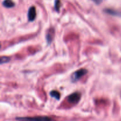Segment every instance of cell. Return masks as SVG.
Segmentation results:
<instances>
[{
    "instance_id": "obj_2",
    "label": "cell",
    "mask_w": 121,
    "mask_h": 121,
    "mask_svg": "<svg viewBox=\"0 0 121 121\" xmlns=\"http://www.w3.org/2000/svg\"><path fill=\"white\" fill-rule=\"evenodd\" d=\"M87 73V70L85 69H81L78 70V71L74 72V73L72 74V77H71V79H72V81H73V82H76L78 81V80H79L82 77H83L84 75H85Z\"/></svg>"
},
{
    "instance_id": "obj_11",
    "label": "cell",
    "mask_w": 121,
    "mask_h": 121,
    "mask_svg": "<svg viewBox=\"0 0 121 121\" xmlns=\"http://www.w3.org/2000/svg\"><path fill=\"white\" fill-rule=\"evenodd\" d=\"M92 1L95 2L96 4H99L101 3L102 0H92Z\"/></svg>"
},
{
    "instance_id": "obj_1",
    "label": "cell",
    "mask_w": 121,
    "mask_h": 121,
    "mask_svg": "<svg viewBox=\"0 0 121 121\" xmlns=\"http://www.w3.org/2000/svg\"><path fill=\"white\" fill-rule=\"evenodd\" d=\"M18 121H52V119L46 116H39L34 117H20L17 118Z\"/></svg>"
},
{
    "instance_id": "obj_10",
    "label": "cell",
    "mask_w": 121,
    "mask_h": 121,
    "mask_svg": "<svg viewBox=\"0 0 121 121\" xmlns=\"http://www.w3.org/2000/svg\"><path fill=\"white\" fill-rule=\"evenodd\" d=\"M60 0H56L55 1V8H56V10L59 11V8H60Z\"/></svg>"
},
{
    "instance_id": "obj_3",
    "label": "cell",
    "mask_w": 121,
    "mask_h": 121,
    "mask_svg": "<svg viewBox=\"0 0 121 121\" xmlns=\"http://www.w3.org/2000/svg\"><path fill=\"white\" fill-rule=\"evenodd\" d=\"M80 97H81V94L79 92H75V93H72L68 97V102L70 104H77L78 102L80 100Z\"/></svg>"
},
{
    "instance_id": "obj_7",
    "label": "cell",
    "mask_w": 121,
    "mask_h": 121,
    "mask_svg": "<svg viewBox=\"0 0 121 121\" xmlns=\"http://www.w3.org/2000/svg\"><path fill=\"white\" fill-rule=\"evenodd\" d=\"M50 94L51 96L53 97V98H54L55 99H57V100H59L60 98V93H59V92H57V91H53L50 92Z\"/></svg>"
},
{
    "instance_id": "obj_5",
    "label": "cell",
    "mask_w": 121,
    "mask_h": 121,
    "mask_svg": "<svg viewBox=\"0 0 121 121\" xmlns=\"http://www.w3.org/2000/svg\"><path fill=\"white\" fill-rule=\"evenodd\" d=\"M54 31L53 28H50V30H48V32L47 33V35H46V39H47V40L48 43H50L52 42L53 36H54Z\"/></svg>"
},
{
    "instance_id": "obj_9",
    "label": "cell",
    "mask_w": 121,
    "mask_h": 121,
    "mask_svg": "<svg viewBox=\"0 0 121 121\" xmlns=\"http://www.w3.org/2000/svg\"><path fill=\"white\" fill-rule=\"evenodd\" d=\"M105 11H106L107 13H108V14H112V15H119V13H118V12L113 10V9H106V10H105Z\"/></svg>"
},
{
    "instance_id": "obj_6",
    "label": "cell",
    "mask_w": 121,
    "mask_h": 121,
    "mask_svg": "<svg viewBox=\"0 0 121 121\" xmlns=\"http://www.w3.org/2000/svg\"><path fill=\"white\" fill-rule=\"evenodd\" d=\"M2 5L6 8H12L15 5V4L12 0H4L2 2Z\"/></svg>"
},
{
    "instance_id": "obj_8",
    "label": "cell",
    "mask_w": 121,
    "mask_h": 121,
    "mask_svg": "<svg viewBox=\"0 0 121 121\" xmlns=\"http://www.w3.org/2000/svg\"><path fill=\"white\" fill-rule=\"evenodd\" d=\"M10 59L9 57L7 56H1V64L5 63L8 62L9 61Z\"/></svg>"
},
{
    "instance_id": "obj_4",
    "label": "cell",
    "mask_w": 121,
    "mask_h": 121,
    "mask_svg": "<svg viewBox=\"0 0 121 121\" xmlns=\"http://www.w3.org/2000/svg\"><path fill=\"white\" fill-rule=\"evenodd\" d=\"M35 17H36V9L35 7H31L29 8L28 12V18L30 21H32L34 20Z\"/></svg>"
}]
</instances>
